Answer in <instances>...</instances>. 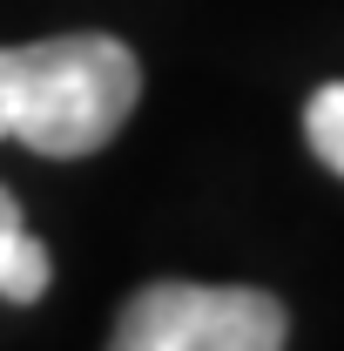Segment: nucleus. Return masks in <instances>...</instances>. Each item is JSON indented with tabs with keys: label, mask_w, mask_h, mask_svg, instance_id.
Here are the masks:
<instances>
[{
	"label": "nucleus",
	"mask_w": 344,
	"mask_h": 351,
	"mask_svg": "<svg viewBox=\"0 0 344 351\" xmlns=\"http://www.w3.org/2000/svg\"><path fill=\"white\" fill-rule=\"evenodd\" d=\"M142 61L115 34H54L34 47H0V135L41 156H95L129 122Z\"/></svg>",
	"instance_id": "1"
},
{
	"label": "nucleus",
	"mask_w": 344,
	"mask_h": 351,
	"mask_svg": "<svg viewBox=\"0 0 344 351\" xmlns=\"http://www.w3.org/2000/svg\"><path fill=\"white\" fill-rule=\"evenodd\" d=\"M304 135H310L317 162L344 176V82H331V88L310 95V108H304Z\"/></svg>",
	"instance_id": "4"
},
{
	"label": "nucleus",
	"mask_w": 344,
	"mask_h": 351,
	"mask_svg": "<svg viewBox=\"0 0 344 351\" xmlns=\"http://www.w3.org/2000/svg\"><path fill=\"white\" fill-rule=\"evenodd\" d=\"M47 277H54L47 243L21 223V203L0 189V298H7V304H34L47 291Z\"/></svg>",
	"instance_id": "3"
},
{
	"label": "nucleus",
	"mask_w": 344,
	"mask_h": 351,
	"mask_svg": "<svg viewBox=\"0 0 344 351\" xmlns=\"http://www.w3.org/2000/svg\"><path fill=\"white\" fill-rule=\"evenodd\" d=\"M108 351H284V304L257 284H149Z\"/></svg>",
	"instance_id": "2"
}]
</instances>
